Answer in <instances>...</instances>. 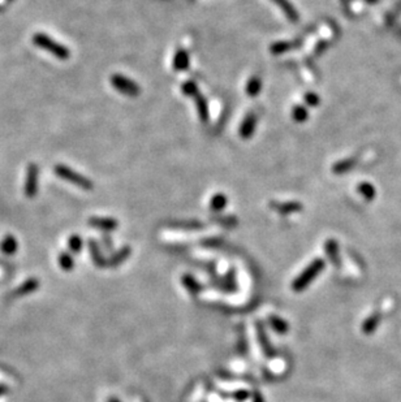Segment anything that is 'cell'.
<instances>
[{
	"label": "cell",
	"mask_w": 401,
	"mask_h": 402,
	"mask_svg": "<svg viewBox=\"0 0 401 402\" xmlns=\"http://www.w3.org/2000/svg\"><path fill=\"white\" fill-rule=\"evenodd\" d=\"M54 172L56 174V176L60 179L68 181V183L73 184V185L78 186V188L83 189V190H93L94 184L91 180L87 179L86 176H82L81 174L73 170L72 168L67 167L64 164H58L54 168Z\"/></svg>",
	"instance_id": "cell-3"
},
{
	"label": "cell",
	"mask_w": 401,
	"mask_h": 402,
	"mask_svg": "<svg viewBox=\"0 0 401 402\" xmlns=\"http://www.w3.org/2000/svg\"><path fill=\"white\" fill-rule=\"evenodd\" d=\"M181 89H182V93H184V95H186V96H193V98H194L195 95H198V94H199L197 84H195V82H193V81H186V82H184L181 86Z\"/></svg>",
	"instance_id": "cell-24"
},
{
	"label": "cell",
	"mask_w": 401,
	"mask_h": 402,
	"mask_svg": "<svg viewBox=\"0 0 401 402\" xmlns=\"http://www.w3.org/2000/svg\"><path fill=\"white\" fill-rule=\"evenodd\" d=\"M171 226L173 229H184V231H199L204 228V224L197 220H191V221H176L171 224Z\"/></svg>",
	"instance_id": "cell-21"
},
{
	"label": "cell",
	"mask_w": 401,
	"mask_h": 402,
	"mask_svg": "<svg viewBox=\"0 0 401 402\" xmlns=\"http://www.w3.org/2000/svg\"><path fill=\"white\" fill-rule=\"evenodd\" d=\"M59 266L64 271H72L74 267V260L69 253H62L59 255Z\"/></svg>",
	"instance_id": "cell-23"
},
{
	"label": "cell",
	"mask_w": 401,
	"mask_h": 402,
	"mask_svg": "<svg viewBox=\"0 0 401 402\" xmlns=\"http://www.w3.org/2000/svg\"><path fill=\"white\" fill-rule=\"evenodd\" d=\"M378 320H379V318H378L377 315L371 316V318L369 319V320H366V322H365V324H364V327H362V329H364L365 333H371V332H373L374 329L377 328L378 323H379Z\"/></svg>",
	"instance_id": "cell-27"
},
{
	"label": "cell",
	"mask_w": 401,
	"mask_h": 402,
	"mask_svg": "<svg viewBox=\"0 0 401 402\" xmlns=\"http://www.w3.org/2000/svg\"><path fill=\"white\" fill-rule=\"evenodd\" d=\"M253 402H265V399H263V397L261 396L260 393H257L256 396H254V399Z\"/></svg>",
	"instance_id": "cell-30"
},
{
	"label": "cell",
	"mask_w": 401,
	"mask_h": 402,
	"mask_svg": "<svg viewBox=\"0 0 401 402\" xmlns=\"http://www.w3.org/2000/svg\"><path fill=\"white\" fill-rule=\"evenodd\" d=\"M0 249L7 255H12L17 251V241L13 236H6L4 240L0 244Z\"/></svg>",
	"instance_id": "cell-20"
},
{
	"label": "cell",
	"mask_w": 401,
	"mask_h": 402,
	"mask_svg": "<svg viewBox=\"0 0 401 402\" xmlns=\"http://www.w3.org/2000/svg\"><path fill=\"white\" fill-rule=\"evenodd\" d=\"M269 323H270V325H271L272 329H274V331L279 334H285L288 332V329H289V325H288V323L278 315H270Z\"/></svg>",
	"instance_id": "cell-14"
},
{
	"label": "cell",
	"mask_w": 401,
	"mask_h": 402,
	"mask_svg": "<svg viewBox=\"0 0 401 402\" xmlns=\"http://www.w3.org/2000/svg\"><path fill=\"white\" fill-rule=\"evenodd\" d=\"M292 47H293V44L289 43V42L279 40V42H275V43H272L270 46V51H271L272 55H281V53L289 51Z\"/></svg>",
	"instance_id": "cell-22"
},
{
	"label": "cell",
	"mask_w": 401,
	"mask_h": 402,
	"mask_svg": "<svg viewBox=\"0 0 401 402\" xmlns=\"http://www.w3.org/2000/svg\"><path fill=\"white\" fill-rule=\"evenodd\" d=\"M256 329H257V337H258V341H260V345L261 348H262L263 353H265V356L267 357V358H274V357H276V352H275V349L271 347V343H270L269 337H267V334H266L265 327H263L262 323L257 322Z\"/></svg>",
	"instance_id": "cell-6"
},
{
	"label": "cell",
	"mask_w": 401,
	"mask_h": 402,
	"mask_svg": "<svg viewBox=\"0 0 401 402\" xmlns=\"http://www.w3.org/2000/svg\"><path fill=\"white\" fill-rule=\"evenodd\" d=\"M324 264H326L324 260L321 259V258H317V259L313 260L312 263L309 264L303 272L294 278L293 282H292V291L296 292V293L305 291L309 285L312 284L313 280L322 272V269L324 268Z\"/></svg>",
	"instance_id": "cell-1"
},
{
	"label": "cell",
	"mask_w": 401,
	"mask_h": 402,
	"mask_svg": "<svg viewBox=\"0 0 401 402\" xmlns=\"http://www.w3.org/2000/svg\"><path fill=\"white\" fill-rule=\"evenodd\" d=\"M194 99H195V107H197L198 111V116H199L201 120L206 123V121L209 120V105H207L206 99H205V96L201 95V94L195 95Z\"/></svg>",
	"instance_id": "cell-16"
},
{
	"label": "cell",
	"mask_w": 401,
	"mask_h": 402,
	"mask_svg": "<svg viewBox=\"0 0 401 402\" xmlns=\"http://www.w3.org/2000/svg\"><path fill=\"white\" fill-rule=\"evenodd\" d=\"M292 118L293 120H296L297 123H303L308 119V111H306L305 107L303 105H296L293 109H292Z\"/></svg>",
	"instance_id": "cell-25"
},
{
	"label": "cell",
	"mask_w": 401,
	"mask_h": 402,
	"mask_svg": "<svg viewBox=\"0 0 401 402\" xmlns=\"http://www.w3.org/2000/svg\"><path fill=\"white\" fill-rule=\"evenodd\" d=\"M274 3L278 4L280 7V10L285 13V16L288 17L290 22H297L298 21V13L296 12V10L293 8V6L288 2V0H272Z\"/></svg>",
	"instance_id": "cell-13"
},
{
	"label": "cell",
	"mask_w": 401,
	"mask_h": 402,
	"mask_svg": "<svg viewBox=\"0 0 401 402\" xmlns=\"http://www.w3.org/2000/svg\"><path fill=\"white\" fill-rule=\"evenodd\" d=\"M181 282L182 285L185 286L186 291L189 292L190 294H193V296H197V294H199L201 292H202V289H204V286L199 284V282L195 280L194 277L191 275H184L181 277Z\"/></svg>",
	"instance_id": "cell-12"
},
{
	"label": "cell",
	"mask_w": 401,
	"mask_h": 402,
	"mask_svg": "<svg viewBox=\"0 0 401 402\" xmlns=\"http://www.w3.org/2000/svg\"><path fill=\"white\" fill-rule=\"evenodd\" d=\"M232 397L236 399V401H245L246 398H249V392L247 390H237V392L232 393Z\"/></svg>",
	"instance_id": "cell-28"
},
{
	"label": "cell",
	"mask_w": 401,
	"mask_h": 402,
	"mask_svg": "<svg viewBox=\"0 0 401 402\" xmlns=\"http://www.w3.org/2000/svg\"><path fill=\"white\" fill-rule=\"evenodd\" d=\"M130 253H132V249L130 246H124L121 250H119L118 253H115L110 259L107 260V266L108 267H118L120 266L121 263H124L125 260L129 258Z\"/></svg>",
	"instance_id": "cell-11"
},
{
	"label": "cell",
	"mask_w": 401,
	"mask_h": 402,
	"mask_svg": "<svg viewBox=\"0 0 401 402\" xmlns=\"http://www.w3.org/2000/svg\"><path fill=\"white\" fill-rule=\"evenodd\" d=\"M68 246L73 253H80L82 249V239L78 235H72L68 240Z\"/></svg>",
	"instance_id": "cell-26"
},
{
	"label": "cell",
	"mask_w": 401,
	"mask_h": 402,
	"mask_svg": "<svg viewBox=\"0 0 401 402\" xmlns=\"http://www.w3.org/2000/svg\"><path fill=\"white\" fill-rule=\"evenodd\" d=\"M324 250H326V254H327L328 259L331 260V263L335 264V266H339L340 264V259H339V249H337V244L333 240H330L327 241L326 246H324Z\"/></svg>",
	"instance_id": "cell-19"
},
{
	"label": "cell",
	"mask_w": 401,
	"mask_h": 402,
	"mask_svg": "<svg viewBox=\"0 0 401 402\" xmlns=\"http://www.w3.org/2000/svg\"><path fill=\"white\" fill-rule=\"evenodd\" d=\"M87 223L93 226V228L101 229V231H105V232H111V231H115L119 226L118 220L112 219V217L91 216Z\"/></svg>",
	"instance_id": "cell-7"
},
{
	"label": "cell",
	"mask_w": 401,
	"mask_h": 402,
	"mask_svg": "<svg viewBox=\"0 0 401 402\" xmlns=\"http://www.w3.org/2000/svg\"><path fill=\"white\" fill-rule=\"evenodd\" d=\"M38 179H39V169L38 165L34 163L29 164L26 180H25V195L28 198H34L38 193Z\"/></svg>",
	"instance_id": "cell-5"
},
{
	"label": "cell",
	"mask_w": 401,
	"mask_h": 402,
	"mask_svg": "<svg viewBox=\"0 0 401 402\" xmlns=\"http://www.w3.org/2000/svg\"><path fill=\"white\" fill-rule=\"evenodd\" d=\"M89 248H90V254H91V258H93L94 263H95L98 267H107V259H105V258H103L102 253L99 251L98 245L95 244V241L90 240Z\"/></svg>",
	"instance_id": "cell-18"
},
{
	"label": "cell",
	"mask_w": 401,
	"mask_h": 402,
	"mask_svg": "<svg viewBox=\"0 0 401 402\" xmlns=\"http://www.w3.org/2000/svg\"><path fill=\"white\" fill-rule=\"evenodd\" d=\"M227 203H228V199H227L225 194H223V193H216V194H214L210 199V208L211 211H214V212H220V211L224 210Z\"/></svg>",
	"instance_id": "cell-15"
},
{
	"label": "cell",
	"mask_w": 401,
	"mask_h": 402,
	"mask_svg": "<svg viewBox=\"0 0 401 402\" xmlns=\"http://www.w3.org/2000/svg\"><path fill=\"white\" fill-rule=\"evenodd\" d=\"M305 99L309 104H312V105L318 104V96L314 95V94H306Z\"/></svg>",
	"instance_id": "cell-29"
},
{
	"label": "cell",
	"mask_w": 401,
	"mask_h": 402,
	"mask_svg": "<svg viewBox=\"0 0 401 402\" xmlns=\"http://www.w3.org/2000/svg\"><path fill=\"white\" fill-rule=\"evenodd\" d=\"M257 127V116L256 113L250 112L245 116V119L242 120L240 125V129H238V134L242 139H249L250 137L254 134V130H256Z\"/></svg>",
	"instance_id": "cell-8"
},
{
	"label": "cell",
	"mask_w": 401,
	"mask_h": 402,
	"mask_svg": "<svg viewBox=\"0 0 401 402\" xmlns=\"http://www.w3.org/2000/svg\"><path fill=\"white\" fill-rule=\"evenodd\" d=\"M261 89H262V81H261L258 76H253L250 78L247 81L246 87H245L247 96H250V98H254V96L258 95L261 93Z\"/></svg>",
	"instance_id": "cell-17"
},
{
	"label": "cell",
	"mask_w": 401,
	"mask_h": 402,
	"mask_svg": "<svg viewBox=\"0 0 401 402\" xmlns=\"http://www.w3.org/2000/svg\"><path fill=\"white\" fill-rule=\"evenodd\" d=\"M33 43L42 50H46L47 52L53 53L60 60H67L71 56V51H69L68 47L58 43L53 38L48 37L47 34H43V33H37V34L33 35Z\"/></svg>",
	"instance_id": "cell-2"
},
{
	"label": "cell",
	"mask_w": 401,
	"mask_h": 402,
	"mask_svg": "<svg viewBox=\"0 0 401 402\" xmlns=\"http://www.w3.org/2000/svg\"><path fill=\"white\" fill-rule=\"evenodd\" d=\"M189 64H190V59H189L188 51H185L184 48H179L173 56V69L175 71H185L189 68Z\"/></svg>",
	"instance_id": "cell-9"
},
{
	"label": "cell",
	"mask_w": 401,
	"mask_h": 402,
	"mask_svg": "<svg viewBox=\"0 0 401 402\" xmlns=\"http://www.w3.org/2000/svg\"><path fill=\"white\" fill-rule=\"evenodd\" d=\"M271 207L278 211V212H280V214L288 215L303 210V204L299 202H283V203L274 202V203H271Z\"/></svg>",
	"instance_id": "cell-10"
},
{
	"label": "cell",
	"mask_w": 401,
	"mask_h": 402,
	"mask_svg": "<svg viewBox=\"0 0 401 402\" xmlns=\"http://www.w3.org/2000/svg\"><path fill=\"white\" fill-rule=\"evenodd\" d=\"M108 402H120V401H119L118 398H114V397H112V398L108 399Z\"/></svg>",
	"instance_id": "cell-31"
},
{
	"label": "cell",
	"mask_w": 401,
	"mask_h": 402,
	"mask_svg": "<svg viewBox=\"0 0 401 402\" xmlns=\"http://www.w3.org/2000/svg\"><path fill=\"white\" fill-rule=\"evenodd\" d=\"M111 85L114 89H116L118 91H120L121 94L127 96H138L139 93H141V89H139L138 85L134 82L130 78L125 77V76L121 75H114L111 76Z\"/></svg>",
	"instance_id": "cell-4"
}]
</instances>
